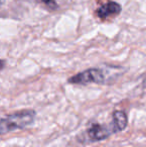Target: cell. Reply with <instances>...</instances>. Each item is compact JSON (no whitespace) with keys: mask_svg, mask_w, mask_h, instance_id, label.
<instances>
[{"mask_svg":"<svg viewBox=\"0 0 146 147\" xmlns=\"http://www.w3.org/2000/svg\"><path fill=\"white\" fill-rule=\"evenodd\" d=\"M113 126L116 131H122L126 128L128 123V118L124 111L116 110L113 112Z\"/></svg>","mask_w":146,"mask_h":147,"instance_id":"obj_5","label":"cell"},{"mask_svg":"<svg viewBox=\"0 0 146 147\" xmlns=\"http://www.w3.org/2000/svg\"><path fill=\"white\" fill-rule=\"evenodd\" d=\"M114 127L101 125V124H91L86 130V138L89 142L99 141L107 138L112 132H114Z\"/></svg>","mask_w":146,"mask_h":147,"instance_id":"obj_3","label":"cell"},{"mask_svg":"<svg viewBox=\"0 0 146 147\" xmlns=\"http://www.w3.org/2000/svg\"><path fill=\"white\" fill-rule=\"evenodd\" d=\"M106 81V73L103 69L100 68H89L82 72L71 76L68 82L71 84L87 85L90 83L103 84Z\"/></svg>","mask_w":146,"mask_h":147,"instance_id":"obj_2","label":"cell"},{"mask_svg":"<svg viewBox=\"0 0 146 147\" xmlns=\"http://www.w3.org/2000/svg\"><path fill=\"white\" fill-rule=\"evenodd\" d=\"M35 116L34 110H21L0 118V135L27 127L34 121Z\"/></svg>","mask_w":146,"mask_h":147,"instance_id":"obj_1","label":"cell"},{"mask_svg":"<svg viewBox=\"0 0 146 147\" xmlns=\"http://www.w3.org/2000/svg\"><path fill=\"white\" fill-rule=\"evenodd\" d=\"M4 67H5V61L0 59V71H1Z\"/></svg>","mask_w":146,"mask_h":147,"instance_id":"obj_7","label":"cell"},{"mask_svg":"<svg viewBox=\"0 0 146 147\" xmlns=\"http://www.w3.org/2000/svg\"><path fill=\"white\" fill-rule=\"evenodd\" d=\"M121 11H122V7L118 2L107 0L105 3H103L96 9L95 13L99 19L105 20L110 17H115V16L119 15Z\"/></svg>","mask_w":146,"mask_h":147,"instance_id":"obj_4","label":"cell"},{"mask_svg":"<svg viewBox=\"0 0 146 147\" xmlns=\"http://www.w3.org/2000/svg\"><path fill=\"white\" fill-rule=\"evenodd\" d=\"M38 2L43 4L47 9L51 10V11L56 10L58 8V4H57L56 0H38Z\"/></svg>","mask_w":146,"mask_h":147,"instance_id":"obj_6","label":"cell"},{"mask_svg":"<svg viewBox=\"0 0 146 147\" xmlns=\"http://www.w3.org/2000/svg\"><path fill=\"white\" fill-rule=\"evenodd\" d=\"M0 2H1V1H0Z\"/></svg>","mask_w":146,"mask_h":147,"instance_id":"obj_9","label":"cell"},{"mask_svg":"<svg viewBox=\"0 0 146 147\" xmlns=\"http://www.w3.org/2000/svg\"><path fill=\"white\" fill-rule=\"evenodd\" d=\"M142 86H143V88L146 89V77L144 78V80H143V82H142Z\"/></svg>","mask_w":146,"mask_h":147,"instance_id":"obj_8","label":"cell"}]
</instances>
